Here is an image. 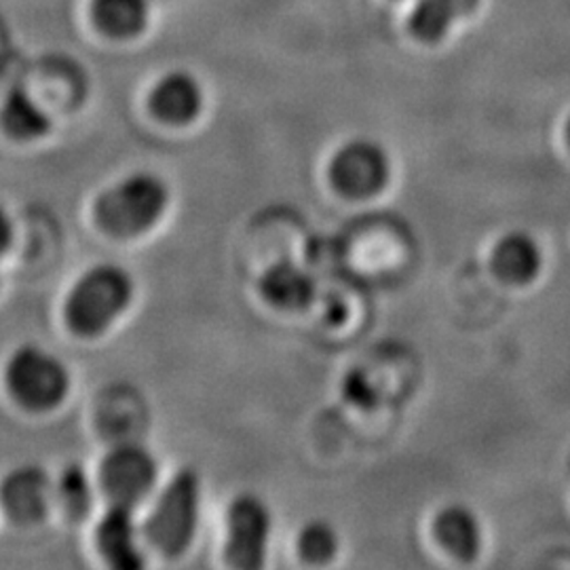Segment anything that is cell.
<instances>
[{
	"mask_svg": "<svg viewBox=\"0 0 570 570\" xmlns=\"http://www.w3.org/2000/svg\"><path fill=\"white\" fill-rule=\"evenodd\" d=\"M98 548L104 560L119 570L142 569L144 556L138 546V527L134 522V510L125 505H110L96 530Z\"/></svg>",
	"mask_w": 570,
	"mask_h": 570,
	"instance_id": "9",
	"label": "cell"
},
{
	"mask_svg": "<svg viewBox=\"0 0 570 570\" xmlns=\"http://www.w3.org/2000/svg\"><path fill=\"white\" fill-rule=\"evenodd\" d=\"M202 482L193 469H183L159 494L144 522V537L167 558H176L193 543L199 524Z\"/></svg>",
	"mask_w": 570,
	"mask_h": 570,
	"instance_id": "2",
	"label": "cell"
},
{
	"mask_svg": "<svg viewBox=\"0 0 570 570\" xmlns=\"http://www.w3.org/2000/svg\"><path fill=\"white\" fill-rule=\"evenodd\" d=\"M56 497L68 515L81 518L91 508V484L81 468H66L58 480Z\"/></svg>",
	"mask_w": 570,
	"mask_h": 570,
	"instance_id": "13",
	"label": "cell"
},
{
	"mask_svg": "<svg viewBox=\"0 0 570 570\" xmlns=\"http://www.w3.org/2000/svg\"><path fill=\"white\" fill-rule=\"evenodd\" d=\"M134 298V282L119 266L89 268L66 298V322L81 336H98Z\"/></svg>",
	"mask_w": 570,
	"mask_h": 570,
	"instance_id": "1",
	"label": "cell"
},
{
	"mask_svg": "<svg viewBox=\"0 0 570 570\" xmlns=\"http://www.w3.org/2000/svg\"><path fill=\"white\" fill-rule=\"evenodd\" d=\"M7 385L21 406L47 410L58 406L70 379L58 357L39 346H20L7 364Z\"/></svg>",
	"mask_w": 570,
	"mask_h": 570,
	"instance_id": "4",
	"label": "cell"
},
{
	"mask_svg": "<svg viewBox=\"0 0 570 570\" xmlns=\"http://www.w3.org/2000/svg\"><path fill=\"white\" fill-rule=\"evenodd\" d=\"M167 199L164 180L146 171L131 174L98 197L96 220L115 237H134L161 218Z\"/></svg>",
	"mask_w": 570,
	"mask_h": 570,
	"instance_id": "3",
	"label": "cell"
},
{
	"mask_svg": "<svg viewBox=\"0 0 570 570\" xmlns=\"http://www.w3.org/2000/svg\"><path fill=\"white\" fill-rule=\"evenodd\" d=\"M438 529L442 534V541L449 546L450 550H454L459 556H465V558L471 556V551L475 548V537H473V527L465 513L449 511L446 515L440 518Z\"/></svg>",
	"mask_w": 570,
	"mask_h": 570,
	"instance_id": "15",
	"label": "cell"
},
{
	"mask_svg": "<svg viewBox=\"0 0 570 570\" xmlns=\"http://www.w3.org/2000/svg\"><path fill=\"white\" fill-rule=\"evenodd\" d=\"M91 20L110 39H134L142 35L150 7L148 0H91Z\"/></svg>",
	"mask_w": 570,
	"mask_h": 570,
	"instance_id": "11",
	"label": "cell"
},
{
	"mask_svg": "<svg viewBox=\"0 0 570 570\" xmlns=\"http://www.w3.org/2000/svg\"><path fill=\"white\" fill-rule=\"evenodd\" d=\"M148 106L159 121L184 125L195 121L202 112L204 89L193 75L174 70L155 82L148 96Z\"/></svg>",
	"mask_w": 570,
	"mask_h": 570,
	"instance_id": "8",
	"label": "cell"
},
{
	"mask_svg": "<svg viewBox=\"0 0 570 570\" xmlns=\"http://www.w3.org/2000/svg\"><path fill=\"white\" fill-rule=\"evenodd\" d=\"M268 532L271 515L265 503L252 494L237 497L226 515V564L242 570L263 569Z\"/></svg>",
	"mask_w": 570,
	"mask_h": 570,
	"instance_id": "5",
	"label": "cell"
},
{
	"mask_svg": "<svg viewBox=\"0 0 570 570\" xmlns=\"http://www.w3.org/2000/svg\"><path fill=\"white\" fill-rule=\"evenodd\" d=\"M157 482V463L148 450L119 446L104 456L100 484L110 505L136 508Z\"/></svg>",
	"mask_w": 570,
	"mask_h": 570,
	"instance_id": "6",
	"label": "cell"
},
{
	"mask_svg": "<svg viewBox=\"0 0 570 570\" xmlns=\"http://www.w3.org/2000/svg\"><path fill=\"white\" fill-rule=\"evenodd\" d=\"M51 494H56V487L39 468L16 469L0 484L2 510L20 524L39 522L49 508Z\"/></svg>",
	"mask_w": 570,
	"mask_h": 570,
	"instance_id": "7",
	"label": "cell"
},
{
	"mask_svg": "<svg viewBox=\"0 0 570 570\" xmlns=\"http://www.w3.org/2000/svg\"><path fill=\"white\" fill-rule=\"evenodd\" d=\"M334 550V539L326 527H308L301 539V551L311 562H324Z\"/></svg>",
	"mask_w": 570,
	"mask_h": 570,
	"instance_id": "16",
	"label": "cell"
},
{
	"mask_svg": "<svg viewBox=\"0 0 570 570\" xmlns=\"http://www.w3.org/2000/svg\"><path fill=\"white\" fill-rule=\"evenodd\" d=\"M265 294L277 305H301L308 294V284L305 277L289 268V266H277L265 277Z\"/></svg>",
	"mask_w": 570,
	"mask_h": 570,
	"instance_id": "14",
	"label": "cell"
},
{
	"mask_svg": "<svg viewBox=\"0 0 570 570\" xmlns=\"http://www.w3.org/2000/svg\"><path fill=\"white\" fill-rule=\"evenodd\" d=\"M0 122L4 131L18 140L41 138L51 127L47 112L26 89L9 91L0 110Z\"/></svg>",
	"mask_w": 570,
	"mask_h": 570,
	"instance_id": "12",
	"label": "cell"
},
{
	"mask_svg": "<svg viewBox=\"0 0 570 570\" xmlns=\"http://www.w3.org/2000/svg\"><path fill=\"white\" fill-rule=\"evenodd\" d=\"M13 239V225L7 216V212L0 207V254H4Z\"/></svg>",
	"mask_w": 570,
	"mask_h": 570,
	"instance_id": "17",
	"label": "cell"
},
{
	"mask_svg": "<svg viewBox=\"0 0 570 570\" xmlns=\"http://www.w3.org/2000/svg\"><path fill=\"white\" fill-rule=\"evenodd\" d=\"M478 4L480 0H416L407 18V30L419 41H440L456 21L471 16Z\"/></svg>",
	"mask_w": 570,
	"mask_h": 570,
	"instance_id": "10",
	"label": "cell"
}]
</instances>
